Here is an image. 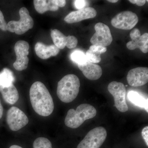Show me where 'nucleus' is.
<instances>
[{
    "mask_svg": "<svg viewBox=\"0 0 148 148\" xmlns=\"http://www.w3.org/2000/svg\"><path fill=\"white\" fill-rule=\"evenodd\" d=\"M30 99L34 110L43 116H47L53 112L54 103L50 93L44 84L36 82L32 85L29 91Z\"/></svg>",
    "mask_w": 148,
    "mask_h": 148,
    "instance_id": "nucleus-1",
    "label": "nucleus"
},
{
    "mask_svg": "<svg viewBox=\"0 0 148 148\" xmlns=\"http://www.w3.org/2000/svg\"><path fill=\"white\" fill-rule=\"evenodd\" d=\"M80 86L79 79L76 75H66L58 82L56 92L57 96L62 102L71 103L78 95Z\"/></svg>",
    "mask_w": 148,
    "mask_h": 148,
    "instance_id": "nucleus-2",
    "label": "nucleus"
},
{
    "mask_svg": "<svg viewBox=\"0 0 148 148\" xmlns=\"http://www.w3.org/2000/svg\"><path fill=\"white\" fill-rule=\"evenodd\" d=\"M96 114L97 111L93 106L89 104H81L76 110H69L65 118V124L70 128H77L86 120L94 118Z\"/></svg>",
    "mask_w": 148,
    "mask_h": 148,
    "instance_id": "nucleus-3",
    "label": "nucleus"
},
{
    "mask_svg": "<svg viewBox=\"0 0 148 148\" xmlns=\"http://www.w3.org/2000/svg\"><path fill=\"white\" fill-rule=\"evenodd\" d=\"M20 19L18 21H11L7 24V31L15 33L17 35H22L33 28V18L29 14L28 10L22 7L19 11Z\"/></svg>",
    "mask_w": 148,
    "mask_h": 148,
    "instance_id": "nucleus-4",
    "label": "nucleus"
},
{
    "mask_svg": "<svg viewBox=\"0 0 148 148\" xmlns=\"http://www.w3.org/2000/svg\"><path fill=\"white\" fill-rule=\"evenodd\" d=\"M107 136V131L104 127H95L87 133L77 148H100Z\"/></svg>",
    "mask_w": 148,
    "mask_h": 148,
    "instance_id": "nucleus-5",
    "label": "nucleus"
},
{
    "mask_svg": "<svg viewBox=\"0 0 148 148\" xmlns=\"http://www.w3.org/2000/svg\"><path fill=\"white\" fill-rule=\"evenodd\" d=\"M108 88L109 92L114 97L115 106L117 109L121 112L128 111L126 100V88L123 84L112 82L109 84Z\"/></svg>",
    "mask_w": 148,
    "mask_h": 148,
    "instance_id": "nucleus-6",
    "label": "nucleus"
},
{
    "mask_svg": "<svg viewBox=\"0 0 148 148\" xmlns=\"http://www.w3.org/2000/svg\"><path fill=\"white\" fill-rule=\"evenodd\" d=\"M7 122L12 131H16L26 126L29 120L23 111L16 107L9 109L7 114Z\"/></svg>",
    "mask_w": 148,
    "mask_h": 148,
    "instance_id": "nucleus-7",
    "label": "nucleus"
},
{
    "mask_svg": "<svg viewBox=\"0 0 148 148\" xmlns=\"http://www.w3.org/2000/svg\"><path fill=\"white\" fill-rule=\"evenodd\" d=\"M136 14L129 11L122 12L116 15L111 20L114 27L122 30H130L135 27L138 21Z\"/></svg>",
    "mask_w": 148,
    "mask_h": 148,
    "instance_id": "nucleus-8",
    "label": "nucleus"
},
{
    "mask_svg": "<svg viewBox=\"0 0 148 148\" xmlns=\"http://www.w3.org/2000/svg\"><path fill=\"white\" fill-rule=\"evenodd\" d=\"M95 34L90 40V43L93 45L106 47L110 45L113 38L109 27L106 24L99 22L95 24Z\"/></svg>",
    "mask_w": 148,
    "mask_h": 148,
    "instance_id": "nucleus-9",
    "label": "nucleus"
},
{
    "mask_svg": "<svg viewBox=\"0 0 148 148\" xmlns=\"http://www.w3.org/2000/svg\"><path fill=\"white\" fill-rule=\"evenodd\" d=\"M29 44L25 41H18L15 44L14 49L16 60L13 66L17 71H22L27 69L29 62Z\"/></svg>",
    "mask_w": 148,
    "mask_h": 148,
    "instance_id": "nucleus-10",
    "label": "nucleus"
},
{
    "mask_svg": "<svg viewBox=\"0 0 148 148\" xmlns=\"http://www.w3.org/2000/svg\"><path fill=\"white\" fill-rule=\"evenodd\" d=\"M127 83L133 87L142 86L147 83L148 69L147 67H138L131 69L127 76Z\"/></svg>",
    "mask_w": 148,
    "mask_h": 148,
    "instance_id": "nucleus-11",
    "label": "nucleus"
},
{
    "mask_svg": "<svg viewBox=\"0 0 148 148\" xmlns=\"http://www.w3.org/2000/svg\"><path fill=\"white\" fill-rule=\"evenodd\" d=\"M97 15V12L94 8H86L73 11L68 14L64 18V21L68 24H73L79 21L93 18Z\"/></svg>",
    "mask_w": 148,
    "mask_h": 148,
    "instance_id": "nucleus-12",
    "label": "nucleus"
},
{
    "mask_svg": "<svg viewBox=\"0 0 148 148\" xmlns=\"http://www.w3.org/2000/svg\"><path fill=\"white\" fill-rule=\"evenodd\" d=\"M77 66L84 76L90 80H96L99 79L103 73L101 66L88 61L83 65Z\"/></svg>",
    "mask_w": 148,
    "mask_h": 148,
    "instance_id": "nucleus-13",
    "label": "nucleus"
},
{
    "mask_svg": "<svg viewBox=\"0 0 148 148\" xmlns=\"http://www.w3.org/2000/svg\"><path fill=\"white\" fill-rule=\"evenodd\" d=\"M35 50L37 56L42 59H47L51 56H55L60 51V49L54 45H46L41 42L36 43Z\"/></svg>",
    "mask_w": 148,
    "mask_h": 148,
    "instance_id": "nucleus-14",
    "label": "nucleus"
},
{
    "mask_svg": "<svg viewBox=\"0 0 148 148\" xmlns=\"http://www.w3.org/2000/svg\"><path fill=\"white\" fill-rule=\"evenodd\" d=\"M0 92L4 101L8 104L13 105L18 101L19 94L18 90L13 84L8 87L0 86Z\"/></svg>",
    "mask_w": 148,
    "mask_h": 148,
    "instance_id": "nucleus-15",
    "label": "nucleus"
},
{
    "mask_svg": "<svg viewBox=\"0 0 148 148\" xmlns=\"http://www.w3.org/2000/svg\"><path fill=\"white\" fill-rule=\"evenodd\" d=\"M126 47L130 50H134L135 49L139 48L143 53H148V33H145L138 38L127 42Z\"/></svg>",
    "mask_w": 148,
    "mask_h": 148,
    "instance_id": "nucleus-16",
    "label": "nucleus"
},
{
    "mask_svg": "<svg viewBox=\"0 0 148 148\" xmlns=\"http://www.w3.org/2000/svg\"><path fill=\"white\" fill-rule=\"evenodd\" d=\"M34 3L35 9L40 14H43L47 11H56L59 8L54 0H35Z\"/></svg>",
    "mask_w": 148,
    "mask_h": 148,
    "instance_id": "nucleus-17",
    "label": "nucleus"
},
{
    "mask_svg": "<svg viewBox=\"0 0 148 148\" xmlns=\"http://www.w3.org/2000/svg\"><path fill=\"white\" fill-rule=\"evenodd\" d=\"M127 98L135 106L145 109L148 112V98L146 99L140 93L135 91H130L127 94Z\"/></svg>",
    "mask_w": 148,
    "mask_h": 148,
    "instance_id": "nucleus-18",
    "label": "nucleus"
},
{
    "mask_svg": "<svg viewBox=\"0 0 148 148\" xmlns=\"http://www.w3.org/2000/svg\"><path fill=\"white\" fill-rule=\"evenodd\" d=\"M51 36L53 43L59 49H64L67 43V36L58 29L51 30Z\"/></svg>",
    "mask_w": 148,
    "mask_h": 148,
    "instance_id": "nucleus-19",
    "label": "nucleus"
},
{
    "mask_svg": "<svg viewBox=\"0 0 148 148\" xmlns=\"http://www.w3.org/2000/svg\"><path fill=\"white\" fill-rule=\"evenodd\" d=\"M14 81L13 73L9 69L5 68L0 73V86L8 87L13 84Z\"/></svg>",
    "mask_w": 148,
    "mask_h": 148,
    "instance_id": "nucleus-20",
    "label": "nucleus"
},
{
    "mask_svg": "<svg viewBox=\"0 0 148 148\" xmlns=\"http://www.w3.org/2000/svg\"><path fill=\"white\" fill-rule=\"evenodd\" d=\"M71 59L77 65H82L87 62L86 55L82 51H74L71 54Z\"/></svg>",
    "mask_w": 148,
    "mask_h": 148,
    "instance_id": "nucleus-21",
    "label": "nucleus"
},
{
    "mask_svg": "<svg viewBox=\"0 0 148 148\" xmlns=\"http://www.w3.org/2000/svg\"><path fill=\"white\" fill-rule=\"evenodd\" d=\"M34 148H52V144L48 139L43 137L37 138L33 144Z\"/></svg>",
    "mask_w": 148,
    "mask_h": 148,
    "instance_id": "nucleus-22",
    "label": "nucleus"
},
{
    "mask_svg": "<svg viewBox=\"0 0 148 148\" xmlns=\"http://www.w3.org/2000/svg\"><path fill=\"white\" fill-rule=\"evenodd\" d=\"M87 61L93 64H97L101 62V54L93 52L92 51L88 50L86 52Z\"/></svg>",
    "mask_w": 148,
    "mask_h": 148,
    "instance_id": "nucleus-23",
    "label": "nucleus"
},
{
    "mask_svg": "<svg viewBox=\"0 0 148 148\" xmlns=\"http://www.w3.org/2000/svg\"><path fill=\"white\" fill-rule=\"evenodd\" d=\"M78 44V40L73 36H67V43L66 47L68 48L72 49L77 46Z\"/></svg>",
    "mask_w": 148,
    "mask_h": 148,
    "instance_id": "nucleus-24",
    "label": "nucleus"
},
{
    "mask_svg": "<svg viewBox=\"0 0 148 148\" xmlns=\"http://www.w3.org/2000/svg\"><path fill=\"white\" fill-rule=\"evenodd\" d=\"M89 50L93 52L101 54L106 52L107 50V48L101 46L92 45L90 46Z\"/></svg>",
    "mask_w": 148,
    "mask_h": 148,
    "instance_id": "nucleus-25",
    "label": "nucleus"
},
{
    "mask_svg": "<svg viewBox=\"0 0 148 148\" xmlns=\"http://www.w3.org/2000/svg\"><path fill=\"white\" fill-rule=\"evenodd\" d=\"M7 24L5 20L3 14L1 11L0 10V29L3 31H7Z\"/></svg>",
    "mask_w": 148,
    "mask_h": 148,
    "instance_id": "nucleus-26",
    "label": "nucleus"
},
{
    "mask_svg": "<svg viewBox=\"0 0 148 148\" xmlns=\"http://www.w3.org/2000/svg\"><path fill=\"white\" fill-rule=\"evenodd\" d=\"M141 36L140 31L138 29H133L130 33V37L132 40H134L138 38Z\"/></svg>",
    "mask_w": 148,
    "mask_h": 148,
    "instance_id": "nucleus-27",
    "label": "nucleus"
},
{
    "mask_svg": "<svg viewBox=\"0 0 148 148\" xmlns=\"http://www.w3.org/2000/svg\"><path fill=\"white\" fill-rule=\"evenodd\" d=\"M86 3H87V2L85 1L77 0V1H74V5L75 7L79 10L84 8V7L86 6Z\"/></svg>",
    "mask_w": 148,
    "mask_h": 148,
    "instance_id": "nucleus-28",
    "label": "nucleus"
},
{
    "mask_svg": "<svg viewBox=\"0 0 148 148\" xmlns=\"http://www.w3.org/2000/svg\"><path fill=\"white\" fill-rule=\"evenodd\" d=\"M142 136L143 139L145 140V142L147 146H148V126L143 128L142 132Z\"/></svg>",
    "mask_w": 148,
    "mask_h": 148,
    "instance_id": "nucleus-29",
    "label": "nucleus"
},
{
    "mask_svg": "<svg viewBox=\"0 0 148 148\" xmlns=\"http://www.w3.org/2000/svg\"><path fill=\"white\" fill-rule=\"evenodd\" d=\"M129 2L132 4H135L139 6H142L145 4V0H130Z\"/></svg>",
    "mask_w": 148,
    "mask_h": 148,
    "instance_id": "nucleus-30",
    "label": "nucleus"
},
{
    "mask_svg": "<svg viewBox=\"0 0 148 148\" xmlns=\"http://www.w3.org/2000/svg\"><path fill=\"white\" fill-rule=\"evenodd\" d=\"M54 2L58 7H64L66 4V1L65 0H54Z\"/></svg>",
    "mask_w": 148,
    "mask_h": 148,
    "instance_id": "nucleus-31",
    "label": "nucleus"
},
{
    "mask_svg": "<svg viewBox=\"0 0 148 148\" xmlns=\"http://www.w3.org/2000/svg\"><path fill=\"white\" fill-rule=\"evenodd\" d=\"M3 108L1 103V100H0V119H1L3 116Z\"/></svg>",
    "mask_w": 148,
    "mask_h": 148,
    "instance_id": "nucleus-32",
    "label": "nucleus"
},
{
    "mask_svg": "<svg viewBox=\"0 0 148 148\" xmlns=\"http://www.w3.org/2000/svg\"><path fill=\"white\" fill-rule=\"evenodd\" d=\"M9 148H23L21 147H20V146L18 145H12Z\"/></svg>",
    "mask_w": 148,
    "mask_h": 148,
    "instance_id": "nucleus-33",
    "label": "nucleus"
},
{
    "mask_svg": "<svg viewBox=\"0 0 148 148\" xmlns=\"http://www.w3.org/2000/svg\"><path fill=\"white\" fill-rule=\"evenodd\" d=\"M108 1L112 3H115L118 1V0H108Z\"/></svg>",
    "mask_w": 148,
    "mask_h": 148,
    "instance_id": "nucleus-34",
    "label": "nucleus"
}]
</instances>
